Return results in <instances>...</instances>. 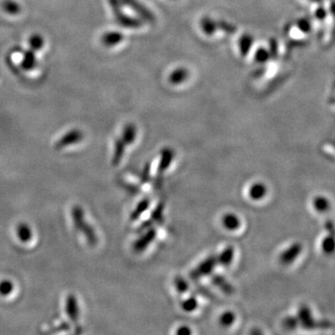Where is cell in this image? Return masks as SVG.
<instances>
[{"label":"cell","instance_id":"13","mask_svg":"<svg viewBox=\"0 0 335 335\" xmlns=\"http://www.w3.org/2000/svg\"><path fill=\"white\" fill-rule=\"evenodd\" d=\"M267 193V188L263 183H255L251 186L249 190L250 197L253 200H260L263 198Z\"/></svg>","mask_w":335,"mask_h":335},{"label":"cell","instance_id":"23","mask_svg":"<svg viewBox=\"0 0 335 335\" xmlns=\"http://www.w3.org/2000/svg\"><path fill=\"white\" fill-rule=\"evenodd\" d=\"M164 208L165 206L163 203H160L155 207V210L151 213V218H150L153 222H155L158 225H162L164 222V216H163Z\"/></svg>","mask_w":335,"mask_h":335},{"label":"cell","instance_id":"37","mask_svg":"<svg viewBox=\"0 0 335 335\" xmlns=\"http://www.w3.org/2000/svg\"><path fill=\"white\" fill-rule=\"evenodd\" d=\"M252 333H253V334H255V333H259V334H260V333H262V331L259 330H253V331H252Z\"/></svg>","mask_w":335,"mask_h":335},{"label":"cell","instance_id":"2","mask_svg":"<svg viewBox=\"0 0 335 335\" xmlns=\"http://www.w3.org/2000/svg\"><path fill=\"white\" fill-rule=\"evenodd\" d=\"M218 264L216 255H211L206 258L203 262H201L196 268H194L190 272V279L192 280H198V279L206 277L212 273L213 269Z\"/></svg>","mask_w":335,"mask_h":335},{"label":"cell","instance_id":"8","mask_svg":"<svg viewBox=\"0 0 335 335\" xmlns=\"http://www.w3.org/2000/svg\"><path fill=\"white\" fill-rule=\"evenodd\" d=\"M66 315L73 323H77L79 319V308L77 297L74 294H69L65 301Z\"/></svg>","mask_w":335,"mask_h":335},{"label":"cell","instance_id":"7","mask_svg":"<svg viewBox=\"0 0 335 335\" xmlns=\"http://www.w3.org/2000/svg\"><path fill=\"white\" fill-rule=\"evenodd\" d=\"M145 232V234L142 235V237L138 238L132 244V248L135 253H139L144 252L155 239L157 231L154 227H150L149 229H147Z\"/></svg>","mask_w":335,"mask_h":335},{"label":"cell","instance_id":"31","mask_svg":"<svg viewBox=\"0 0 335 335\" xmlns=\"http://www.w3.org/2000/svg\"><path fill=\"white\" fill-rule=\"evenodd\" d=\"M186 71L183 70V69L177 70L175 73H173V75H172V77H171L172 82L180 83L181 81L185 80L186 78Z\"/></svg>","mask_w":335,"mask_h":335},{"label":"cell","instance_id":"21","mask_svg":"<svg viewBox=\"0 0 335 335\" xmlns=\"http://www.w3.org/2000/svg\"><path fill=\"white\" fill-rule=\"evenodd\" d=\"M150 206V199L148 198H144L140 201L138 205L134 209L133 212L130 213V221H136L139 219L140 216L148 209Z\"/></svg>","mask_w":335,"mask_h":335},{"label":"cell","instance_id":"30","mask_svg":"<svg viewBox=\"0 0 335 335\" xmlns=\"http://www.w3.org/2000/svg\"><path fill=\"white\" fill-rule=\"evenodd\" d=\"M253 43V37L250 36H242V39L240 40V50H241V53L243 55L247 54L248 51L250 50V48L252 46Z\"/></svg>","mask_w":335,"mask_h":335},{"label":"cell","instance_id":"4","mask_svg":"<svg viewBox=\"0 0 335 335\" xmlns=\"http://www.w3.org/2000/svg\"><path fill=\"white\" fill-rule=\"evenodd\" d=\"M327 235L321 241V251L325 255H332L335 253V226L331 221H328L325 225Z\"/></svg>","mask_w":335,"mask_h":335},{"label":"cell","instance_id":"25","mask_svg":"<svg viewBox=\"0 0 335 335\" xmlns=\"http://www.w3.org/2000/svg\"><path fill=\"white\" fill-rule=\"evenodd\" d=\"M282 326L286 330H294L298 328L299 321H298L297 317L289 316V317H286L284 319L283 321H282Z\"/></svg>","mask_w":335,"mask_h":335},{"label":"cell","instance_id":"29","mask_svg":"<svg viewBox=\"0 0 335 335\" xmlns=\"http://www.w3.org/2000/svg\"><path fill=\"white\" fill-rule=\"evenodd\" d=\"M235 320H236V316L234 313L227 311L220 317V324L224 327H229L235 322Z\"/></svg>","mask_w":335,"mask_h":335},{"label":"cell","instance_id":"9","mask_svg":"<svg viewBox=\"0 0 335 335\" xmlns=\"http://www.w3.org/2000/svg\"><path fill=\"white\" fill-rule=\"evenodd\" d=\"M174 159V152L170 148H165L161 152V158H160V164L158 168V176L162 177V174L165 172L166 170L170 167V163Z\"/></svg>","mask_w":335,"mask_h":335},{"label":"cell","instance_id":"5","mask_svg":"<svg viewBox=\"0 0 335 335\" xmlns=\"http://www.w3.org/2000/svg\"><path fill=\"white\" fill-rule=\"evenodd\" d=\"M83 139H84V134L80 129H71L64 134L62 138L58 140L54 146L57 150H61L70 145H77Z\"/></svg>","mask_w":335,"mask_h":335},{"label":"cell","instance_id":"28","mask_svg":"<svg viewBox=\"0 0 335 335\" xmlns=\"http://www.w3.org/2000/svg\"><path fill=\"white\" fill-rule=\"evenodd\" d=\"M197 305H198L197 300L195 296L192 295L182 303V308L186 312H193L197 308Z\"/></svg>","mask_w":335,"mask_h":335},{"label":"cell","instance_id":"11","mask_svg":"<svg viewBox=\"0 0 335 335\" xmlns=\"http://www.w3.org/2000/svg\"><path fill=\"white\" fill-rule=\"evenodd\" d=\"M312 204L314 207L315 211L319 213L329 212L331 209V202L327 196L323 195L315 196Z\"/></svg>","mask_w":335,"mask_h":335},{"label":"cell","instance_id":"16","mask_svg":"<svg viewBox=\"0 0 335 335\" xmlns=\"http://www.w3.org/2000/svg\"><path fill=\"white\" fill-rule=\"evenodd\" d=\"M222 226L230 231H235L240 227V220L234 213H227L222 217Z\"/></svg>","mask_w":335,"mask_h":335},{"label":"cell","instance_id":"22","mask_svg":"<svg viewBox=\"0 0 335 335\" xmlns=\"http://www.w3.org/2000/svg\"><path fill=\"white\" fill-rule=\"evenodd\" d=\"M28 44L30 47V50H32L33 52H37V51H40L42 48L44 47L45 39L39 34H34L29 37Z\"/></svg>","mask_w":335,"mask_h":335},{"label":"cell","instance_id":"12","mask_svg":"<svg viewBox=\"0 0 335 335\" xmlns=\"http://www.w3.org/2000/svg\"><path fill=\"white\" fill-rule=\"evenodd\" d=\"M37 66V59L35 52L32 50L24 52L21 59V67L25 71H32Z\"/></svg>","mask_w":335,"mask_h":335},{"label":"cell","instance_id":"15","mask_svg":"<svg viewBox=\"0 0 335 335\" xmlns=\"http://www.w3.org/2000/svg\"><path fill=\"white\" fill-rule=\"evenodd\" d=\"M1 9L7 14L11 16L18 15L21 11V5L15 0H3L1 3Z\"/></svg>","mask_w":335,"mask_h":335},{"label":"cell","instance_id":"18","mask_svg":"<svg viewBox=\"0 0 335 335\" xmlns=\"http://www.w3.org/2000/svg\"><path fill=\"white\" fill-rule=\"evenodd\" d=\"M235 255V250L233 247H227L217 256V262L222 266H228L232 263Z\"/></svg>","mask_w":335,"mask_h":335},{"label":"cell","instance_id":"6","mask_svg":"<svg viewBox=\"0 0 335 335\" xmlns=\"http://www.w3.org/2000/svg\"><path fill=\"white\" fill-rule=\"evenodd\" d=\"M302 252H303V245L301 243H293L279 255V263L283 265H289L295 262V260L299 257Z\"/></svg>","mask_w":335,"mask_h":335},{"label":"cell","instance_id":"27","mask_svg":"<svg viewBox=\"0 0 335 335\" xmlns=\"http://www.w3.org/2000/svg\"><path fill=\"white\" fill-rule=\"evenodd\" d=\"M14 285L10 279H3L0 281V295L8 296L13 292Z\"/></svg>","mask_w":335,"mask_h":335},{"label":"cell","instance_id":"24","mask_svg":"<svg viewBox=\"0 0 335 335\" xmlns=\"http://www.w3.org/2000/svg\"><path fill=\"white\" fill-rule=\"evenodd\" d=\"M125 1H126V3L128 5L130 6L133 10H135L136 12H138L139 14H141V16L145 17V19H147V20H152L153 19V16L150 13L149 11L144 9V7L140 5L139 3L135 2L134 0H125Z\"/></svg>","mask_w":335,"mask_h":335},{"label":"cell","instance_id":"26","mask_svg":"<svg viewBox=\"0 0 335 335\" xmlns=\"http://www.w3.org/2000/svg\"><path fill=\"white\" fill-rule=\"evenodd\" d=\"M174 286L176 291L180 294H186L189 289V284L183 277L177 276L174 279Z\"/></svg>","mask_w":335,"mask_h":335},{"label":"cell","instance_id":"1","mask_svg":"<svg viewBox=\"0 0 335 335\" xmlns=\"http://www.w3.org/2000/svg\"><path fill=\"white\" fill-rule=\"evenodd\" d=\"M71 215L75 227L79 232L82 233L84 237L87 239V242L91 246L94 247L98 243V237L94 231L93 227L91 225H88V222L86 221L85 213L82 208L78 205L73 207Z\"/></svg>","mask_w":335,"mask_h":335},{"label":"cell","instance_id":"35","mask_svg":"<svg viewBox=\"0 0 335 335\" xmlns=\"http://www.w3.org/2000/svg\"><path fill=\"white\" fill-rule=\"evenodd\" d=\"M191 330L186 326H182L177 330V334H190Z\"/></svg>","mask_w":335,"mask_h":335},{"label":"cell","instance_id":"32","mask_svg":"<svg viewBox=\"0 0 335 335\" xmlns=\"http://www.w3.org/2000/svg\"><path fill=\"white\" fill-rule=\"evenodd\" d=\"M150 170H151V167H150L149 163L145 164L144 169L142 170V174H141V182L143 184H146L147 182H149Z\"/></svg>","mask_w":335,"mask_h":335},{"label":"cell","instance_id":"36","mask_svg":"<svg viewBox=\"0 0 335 335\" xmlns=\"http://www.w3.org/2000/svg\"><path fill=\"white\" fill-rule=\"evenodd\" d=\"M69 329V324L68 323H65V322H63V323H62V324L60 325V326H58V327H56V329H54V330H52V331H60V330H66Z\"/></svg>","mask_w":335,"mask_h":335},{"label":"cell","instance_id":"10","mask_svg":"<svg viewBox=\"0 0 335 335\" xmlns=\"http://www.w3.org/2000/svg\"><path fill=\"white\" fill-rule=\"evenodd\" d=\"M212 283L216 286L218 289L227 295H231L235 293V289L231 284L227 281L226 278H224L219 274H214L212 276Z\"/></svg>","mask_w":335,"mask_h":335},{"label":"cell","instance_id":"14","mask_svg":"<svg viewBox=\"0 0 335 335\" xmlns=\"http://www.w3.org/2000/svg\"><path fill=\"white\" fill-rule=\"evenodd\" d=\"M122 39H123L122 34L118 32H108L103 35L101 41L103 43V46L114 47L122 41Z\"/></svg>","mask_w":335,"mask_h":335},{"label":"cell","instance_id":"19","mask_svg":"<svg viewBox=\"0 0 335 335\" xmlns=\"http://www.w3.org/2000/svg\"><path fill=\"white\" fill-rule=\"evenodd\" d=\"M125 145H125L123 140H116L113 160H112V164L114 166L119 165V163L121 162V160L123 159L124 152H125Z\"/></svg>","mask_w":335,"mask_h":335},{"label":"cell","instance_id":"3","mask_svg":"<svg viewBox=\"0 0 335 335\" xmlns=\"http://www.w3.org/2000/svg\"><path fill=\"white\" fill-rule=\"evenodd\" d=\"M296 317L299 321V325L306 330H313L321 326V322L315 320L312 311L306 304H302L300 306L298 314Z\"/></svg>","mask_w":335,"mask_h":335},{"label":"cell","instance_id":"33","mask_svg":"<svg viewBox=\"0 0 335 335\" xmlns=\"http://www.w3.org/2000/svg\"><path fill=\"white\" fill-rule=\"evenodd\" d=\"M153 225H154L153 221H152L151 219H148V220H146V221L143 222V224H142V225L136 229V232L139 233V234H141V233H144L145 231H146L147 229H149L150 227H153Z\"/></svg>","mask_w":335,"mask_h":335},{"label":"cell","instance_id":"17","mask_svg":"<svg viewBox=\"0 0 335 335\" xmlns=\"http://www.w3.org/2000/svg\"><path fill=\"white\" fill-rule=\"evenodd\" d=\"M17 236L21 242H29L33 237L31 227H29L27 224L21 222L17 227Z\"/></svg>","mask_w":335,"mask_h":335},{"label":"cell","instance_id":"34","mask_svg":"<svg viewBox=\"0 0 335 335\" xmlns=\"http://www.w3.org/2000/svg\"><path fill=\"white\" fill-rule=\"evenodd\" d=\"M197 292H198L199 294H202V295H204V296H205L206 298H208V299H212V298H214L213 294H212L209 289L204 288V287H202V286L197 287Z\"/></svg>","mask_w":335,"mask_h":335},{"label":"cell","instance_id":"20","mask_svg":"<svg viewBox=\"0 0 335 335\" xmlns=\"http://www.w3.org/2000/svg\"><path fill=\"white\" fill-rule=\"evenodd\" d=\"M136 134H137V130L134 125L132 124L126 125L122 132V140L125 145H131L136 139Z\"/></svg>","mask_w":335,"mask_h":335}]
</instances>
